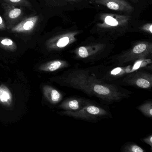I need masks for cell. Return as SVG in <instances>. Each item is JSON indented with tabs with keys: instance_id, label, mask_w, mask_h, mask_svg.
Here are the masks:
<instances>
[{
	"instance_id": "obj_1",
	"label": "cell",
	"mask_w": 152,
	"mask_h": 152,
	"mask_svg": "<svg viewBox=\"0 0 152 152\" xmlns=\"http://www.w3.org/2000/svg\"><path fill=\"white\" fill-rule=\"evenodd\" d=\"M55 80L62 86L80 91L90 97L96 98L105 105L121 102L129 98L132 93L121 86L100 80L91 67L81 68L75 66Z\"/></svg>"
},
{
	"instance_id": "obj_2",
	"label": "cell",
	"mask_w": 152,
	"mask_h": 152,
	"mask_svg": "<svg viewBox=\"0 0 152 152\" xmlns=\"http://www.w3.org/2000/svg\"><path fill=\"white\" fill-rule=\"evenodd\" d=\"M91 68L96 76L100 80L117 85L121 80L132 73L140 70L152 71V57L122 64H103Z\"/></svg>"
},
{
	"instance_id": "obj_3",
	"label": "cell",
	"mask_w": 152,
	"mask_h": 152,
	"mask_svg": "<svg viewBox=\"0 0 152 152\" xmlns=\"http://www.w3.org/2000/svg\"><path fill=\"white\" fill-rule=\"evenodd\" d=\"M59 113L64 116L91 123H96L103 119L113 118L111 112L107 107L92 100L78 111H62Z\"/></svg>"
},
{
	"instance_id": "obj_4",
	"label": "cell",
	"mask_w": 152,
	"mask_h": 152,
	"mask_svg": "<svg viewBox=\"0 0 152 152\" xmlns=\"http://www.w3.org/2000/svg\"><path fill=\"white\" fill-rule=\"evenodd\" d=\"M152 54V43L148 42H140L115 56L110 64H122L140 58L151 57Z\"/></svg>"
},
{
	"instance_id": "obj_5",
	"label": "cell",
	"mask_w": 152,
	"mask_h": 152,
	"mask_svg": "<svg viewBox=\"0 0 152 152\" xmlns=\"http://www.w3.org/2000/svg\"><path fill=\"white\" fill-rule=\"evenodd\" d=\"M131 17L117 14L104 13L100 15L99 29L111 33H121L128 27Z\"/></svg>"
},
{
	"instance_id": "obj_6",
	"label": "cell",
	"mask_w": 152,
	"mask_h": 152,
	"mask_svg": "<svg viewBox=\"0 0 152 152\" xmlns=\"http://www.w3.org/2000/svg\"><path fill=\"white\" fill-rule=\"evenodd\" d=\"M105 46L102 43L81 46L72 51L74 58L84 63H93L101 59L104 52Z\"/></svg>"
},
{
	"instance_id": "obj_7",
	"label": "cell",
	"mask_w": 152,
	"mask_h": 152,
	"mask_svg": "<svg viewBox=\"0 0 152 152\" xmlns=\"http://www.w3.org/2000/svg\"><path fill=\"white\" fill-rule=\"evenodd\" d=\"M117 85L131 86L148 90L151 89L152 87V71L140 70L132 73L121 80Z\"/></svg>"
},
{
	"instance_id": "obj_8",
	"label": "cell",
	"mask_w": 152,
	"mask_h": 152,
	"mask_svg": "<svg viewBox=\"0 0 152 152\" xmlns=\"http://www.w3.org/2000/svg\"><path fill=\"white\" fill-rule=\"evenodd\" d=\"M79 34L77 31L60 34L49 39L46 43V46L51 51L62 50L75 42L76 36Z\"/></svg>"
},
{
	"instance_id": "obj_9",
	"label": "cell",
	"mask_w": 152,
	"mask_h": 152,
	"mask_svg": "<svg viewBox=\"0 0 152 152\" xmlns=\"http://www.w3.org/2000/svg\"><path fill=\"white\" fill-rule=\"evenodd\" d=\"M92 100L79 96H71L62 100L58 107L63 111H77L83 108Z\"/></svg>"
},
{
	"instance_id": "obj_10",
	"label": "cell",
	"mask_w": 152,
	"mask_h": 152,
	"mask_svg": "<svg viewBox=\"0 0 152 152\" xmlns=\"http://www.w3.org/2000/svg\"><path fill=\"white\" fill-rule=\"evenodd\" d=\"M95 3L102 5L114 11L132 14L133 7L125 0H94Z\"/></svg>"
},
{
	"instance_id": "obj_11",
	"label": "cell",
	"mask_w": 152,
	"mask_h": 152,
	"mask_svg": "<svg viewBox=\"0 0 152 152\" xmlns=\"http://www.w3.org/2000/svg\"><path fill=\"white\" fill-rule=\"evenodd\" d=\"M39 19L38 16L28 18L18 24L10 28V31L14 33H30L34 30Z\"/></svg>"
},
{
	"instance_id": "obj_12",
	"label": "cell",
	"mask_w": 152,
	"mask_h": 152,
	"mask_svg": "<svg viewBox=\"0 0 152 152\" xmlns=\"http://www.w3.org/2000/svg\"><path fill=\"white\" fill-rule=\"evenodd\" d=\"M1 6L5 11V17L10 25L18 21L22 18L23 11L21 8L14 5L2 2Z\"/></svg>"
},
{
	"instance_id": "obj_13",
	"label": "cell",
	"mask_w": 152,
	"mask_h": 152,
	"mask_svg": "<svg viewBox=\"0 0 152 152\" xmlns=\"http://www.w3.org/2000/svg\"><path fill=\"white\" fill-rule=\"evenodd\" d=\"M71 66V64L66 60L56 59L42 64L39 69L44 72H54L69 68Z\"/></svg>"
},
{
	"instance_id": "obj_14",
	"label": "cell",
	"mask_w": 152,
	"mask_h": 152,
	"mask_svg": "<svg viewBox=\"0 0 152 152\" xmlns=\"http://www.w3.org/2000/svg\"><path fill=\"white\" fill-rule=\"evenodd\" d=\"M43 92L47 100L53 105L61 103L64 99V95L61 91L49 85L43 87Z\"/></svg>"
},
{
	"instance_id": "obj_15",
	"label": "cell",
	"mask_w": 152,
	"mask_h": 152,
	"mask_svg": "<svg viewBox=\"0 0 152 152\" xmlns=\"http://www.w3.org/2000/svg\"><path fill=\"white\" fill-rule=\"evenodd\" d=\"M13 100L12 93L4 84L0 86V103L6 106L11 105Z\"/></svg>"
},
{
	"instance_id": "obj_16",
	"label": "cell",
	"mask_w": 152,
	"mask_h": 152,
	"mask_svg": "<svg viewBox=\"0 0 152 152\" xmlns=\"http://www.w3.org/2000/svg\"><path fill=\"white\" fill-rule=\"evenodd\" d=\"M137 110L139 111L145 117L148 118L152 117V100L147 99L137 107Z\"/></svg>"
},
{
	"instance_id": "obj_17",
	"label": "cell",
	"mask_w": 152,
	"mask_h": 152,
	"mask_svg": "<svg viewBox=\"0 0 152 152\" xmlns=\"http://www.w3.org/2000/svg\"><path fill=\"white\" fill-rule=\"evenodd\" d=\"M122 152H145V150L138 145L132 142L124 143L121 148Z\"/></svg>"
},
{
	"instance_id": "obj_18",
	"label": "cell",
	"mask_w": 152,
	"mask_h": 152,
	"mask_svg": "<svg viewBox=\"0 0 152 152\" xmlns=\"http://www.w3.org/2000/svg\"><path fill=\"white\" fill-rule=\"evenodd\" d=\"M0 47L10 51H15L17 46L15 42L11 39L7 38H0Z\"/></svg>"
},
{
	"instance_id": "obj_19",
	"label": "cell",
	"mask_w": 152,
	"mask_h": 152,
	"mask_svg": "<svg viewBox=\"0 0 152 152\" xmlns=\"http://www.w3.org/2000/svg\"><path fill=\"white\" fill-rule=\"evenodd\" d=\"M2 2L14 6H20L30 8L31 5L27 0H1Z\"/></svg>"
},
{
	"instance_id": "obj_20",
	"label": "cell",
	"mask_w": 152,
	"mask_h": 152,
	"mask_svg": "<svg viewBox=\"0 0 152 152\" xmlns=\"http://www.w3.org/2000/svg\"><path fill=\"white\" fill-rule=\"evenodd\" d=\"M140 140L143 143H145L150 147V149L152 151V134H149L145 137L140 139Z\"/></svg>"
},
{
	"instance_id": "obj_21",
	"label": "cell",
	"mask_w": 152,
	"mask_h": 152,
	"mask_svg": "<svg viewBox=\"0 0 152 152\" xmlns=\"http://www.w3.org/2000/svg\"><path fill=\"white\" fill-rule=\"evenodd\" d=\"M140 29H141V31H143L145 32L152 34V24L151 23L145 24L144 25L140 27Z\"/></svg>"
},
{
	"instance_id": "obj_22",
	"label": "cell",
	"mask_w": 152,
	"mask_h": 152,
	"mask_svg": "<svg viewBox=\"0 0 152 152\" xmlns=\"http://www.w3.org/2000/svg\"><path fill=\"white\" fill-rule=\"evenodd\" d=\"M6 29V25L3 18L0 16V30L4 31Z\"/></svg>"
},
{
	"instance_id": "obj_23",
	"label": "cell",
	"mask_w": 152,
	"mask_h": 152,
	"mask_svg": "<svg viewBox=\"0 0 152 152\" xmlns=\"http://www.w3.org/2000/svg\"><path fill=\"white\" fill-rule=\"evenodd\" d=\"M130 1H131L132 2H133V3H137L141 0H130Z\"/></svg>"
},
{
	"instance_id": "obj_24",
	"label": "cell",
	"mask_w": 152,
	"mask_h": 152,
	"mask_svg": "<svg viewBox=\"0 0 152 152\" xmlns=\"http://www.w3.org/2000/svg\"><path fill=\"white\" fill-rule=\"evenodd\" d=\"M67 1H75V0H67Z\"/></svg>"
},
{
	"instance_id": "obj_25",
	"label": "cell",
	"mask_w": 152,
	"mask_h": 152,
	"mask_svg": "<svg viewBox=\"0 0 152 152\" xmlns=\"http://www.w3.org/2000/svg\"><path fill=\"white\" fill-rule=\"evenodd\" d=\"M90 1H94V0H90Z\"/></svg>"
}]
</instances>
